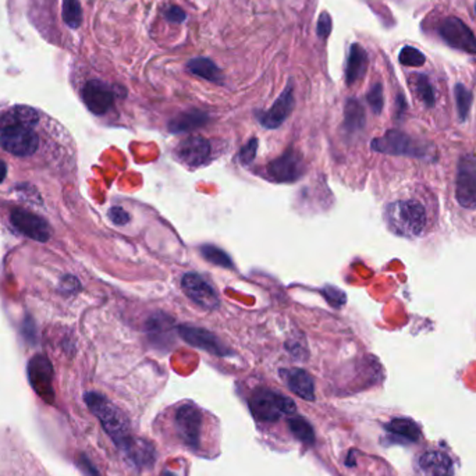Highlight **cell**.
I'll return each instance as SVG.
<instances>
[{"mask_svg":"<svg viewBox=\"0 0 476 476\" xmlns=\"http://www.w3.org/2000/svg\"><path fill=\"white\" fill-rule=\"evenodd\" d=\"M258 150V140L257 138H253L250 140L244 147L241 148L240 150V160L244 163V165H250L255 156H257Z\"/></svg>","mask_w":476,"mask_h":476,"instance_id":"36","label":"cell"},{"mask_svg":"<svg viewBox=\"0 0 476 476\" xmlns=\"http://www.w3.org/2000/svg\"><path fill=\"white\" fill-rule=\"evenodd\" d=\"M160 476H177L176 474H173V472H170V471H163L162 474H160Z\"/></svg>","mask_w":476,"mask_h":476,"instance_id":"42","label":"cell"},{"mask_svg":"<svg viewBox=\"0 0 476 476\" xmlns=\"http://www.w3.org/2000/svg\"><path fill=\"white\" fill-rule=\"evenodd\" d=\"M248 404L253 415L260 422H276L283 415H293L297 409L292 399L265 387L257 389Z\"/></svg>","mask_w":476,"mask_h":476,"instance_id":"3","label":"cell"},{"mask_svg":"<svg viewBox=\"0 0 476 476\" xmlns=\"http://www.w3.org/2000/svg\"><path fill=\"white\" fill-rule=\"evenodd\" d=\"M84 468L87 470V472L91 476H101L96 472V470L94 468V465L88 460H85V458H84Z\"/></svg>","mask_w":476,"mask_h":476,"instance_id":"40","label":"cell"},{"mask_svg":"<svg viewBox=\"0 0 476 476\" xmlns=\"http://www.w3.org/2000/svg\"><path fill=\"white\" fill-rule=\"evenodd\" d=\"M372 149L379 153L408 157H431L433 147L422 141H416L400 130H389L383 137L375 138L370 144Z\"/></svg>","mask_w":476,"mask_h":476,"instance_id":"4","label":"cell"},{"mask_svg":"<svg viewBox=\"0 0 476 476\" xmlns=\"http://www.w3.org/2000/svg\"><path fill=\"white\" fill-rule=\"evenodd\" d=\"M28 377L33 389L38 396L46 403L55 400L53 390V367L49 360L43 355H35L28 364Z\"/></svg>","mask_w":476,"mask_h":476,"instance_id":"10","label":"cell"},{"mask_svg":"<svg viewBox=\"0 0 476 476\" xmlns=\"http://www.w3.org/2000/svg\"><path fill=\"white\" fill-rule=\"evenodd\" d=\"M63 20L72 30L79 28L82 23V9L78 0H63Z\"/></svg>","mask_w":476,"mask_h":476,"instance_id":"31","label":"cell"},{"mask_svg":"<svg viewBox=\"0 0 476 476\" xmlns=\"http://www.w3.org/2000/svg\"><path fill=\"white\" fill-rule=\"evenodd\" d=\"M333 30V21L329 13L323 11L319 18H318V26H316V34L321 39H326L329 37L330 33Z\"/></svg>","mask_w":476,"mask_h":476,"instance_id":"35","label":"cell"},{"mask_svg":"<svg viewBox=\"0 0 476 476\" xmlns=\"http://www.w3.org/2000/svg\"><path fill=\"white\" fill-rule=\"evenodd\" d=\"M305 172L301 155L295 149H289L266 166V175L276 183H293Z\"/></svg>","mask_w":476,"mask_h":476,"instance_id":"8","label":"cell"},{"mask_svg":"<svg viewBox=\"0 0 476 476\" xmlns=\"http://www.w3.org/2000/svg\"><path fill=\"white\" fill-rule=\"evenodd\" d=\"M369 57L367 50L360 43H353L350 48L347 67H345V82L347 85H354L367 74Z\"/></svg>","mask_w":476,"mask_h":476,"instance_id":"19","label":"cell"},{"mask_svg":"<svg viewBox=\"0 0 476 476\" xmlns=\"http://www.w3.org/2000/svg\"><path fill=\"white\" fill-rule=\"evenodd\" d=\"M294 88L293 84L289 82L286 89L280 94V96L276 99V102L272 105V108L266 111L259 113V123L269 130L279 128L287 117L292 114L294 109Z\"/></svg>","mask_w":476,"mask_h":476,"instance_id":"15","label":"cell"},{"mask_svg":"<svg viewBox=\"0 0 476 476\" xmlns=\"http://www.w3.org/2000/svg\"><path fill=\"white\" fill-rule=\"evenodd\" d=\"M454 96H455V105H457V113L461 121H465L470 110H471V105H472V94L471 91L463 85V84H457L454 88Z\"/></svg>","mask_w":476,"mask_h":476,"instance_id":"29","label":"cell"},{"mask_svg":"<svg viewBox=\"0 0 476 476\" xmlns=\"http://www.w3.org/2000/svg\"><path fill=\"white\" fill-rule=\"evenodd\" d=\"M82 101L88 110L96 116L109 111L114 102V92L108 84L99 79L88 81L82 88Z\"/></svg>","mask_w":476,"mask_h":476,"instance_id":"13","label":"cell"},{"mask_svg":"<svg viewBox=\"0 0 476 476\" xmlns=\"http://www.w3.org/2000/svg\"><path fill=\"white\" fill-rule=\"evenodd\" d=\"M172 329H173V321L167 315L155 314L148 319V333L150 334L152 341H156L159 345H163L165 341L170 340Z\"/></svg>","mask_w":476,"mask_h":476,"instance_id":"22","label":"cell"},{"mask_svg":"<svg viewBox=\"0 0 476 476\" xmlns=\"http://www.w3.org/2000/svg\"><path fill=\"white\" fill-rule=\"evenodd\" d=\"M109 219L116 226H124L130 221V215L120 206H113L109 211Z\"/></svg>","mask_w":476,"mask_h":476,"instance_id":"38","label":"cell"},{"mask_svg":"<svg viewBox=\"0 0 476 476\" xmlns=\"http://www.w3.org/2000/svg\"><path fill=\"white\" fill-rule=\"evenodd\" d=\"M10 221L17 231L35 241L45 243L50 238L52 230L49 223L33 212L16 208L10 214Z\"/></svg>","mask_w":476,"mask_h":476,"instance_id":"11","label":"cell"},{"mask_svg":"<svg viewBox=\"0 0 476 476\" xmlns=\"http://www.w3.org/2000/svg\"><path fill=\"white\" fill-rule=\"evenodd\" d=\"M282 376L294 394L306 402L315 400V383L306 370L298 367L283 369Z\"/></svg>","mask_w":476,"mask_h":476,"instance_id":"17","label":"cell"},{"mask_svg":"<svg viewBox=\"0 0 476 476\" xmlns=\"http://www.w3.org/2000/svg\"><path fill=\"white\" fill-rule=\"evenodd\" d=\"M414 88L416 95L419 96V99L428 106V108H433L436 104V98H435V91L433 87L431 85L429 79L426 75L424 74H416L414 75Z\"/></svg>","mask_w":476,"mask_h":476,"instance_id":"28","label":"cell"},{"mask_svg":"<svg viewBox=\"0 0 476 476\" xmlns=\"http://www.w3.org/2000/svg\"><path fill=\"white\" fill-rule=\"evenodd\" d=\"M177 331L182 336L184 341L192 347L204 350L216 357L230 355L228 348L209 330L201 329L195 326H180Z\"/></svg>","mask_w":476,"mask_h":476,"instance_id":"14","label":"cell"},{"mask_svg":"<svg viewBox=\"0 0 476 476\" xmlns=\"http://www.w3.org/2000/svg\"><path fill=\"white\" fill-rule=\"evenodd\" d=\"M455 199L463 208H476V157L471 153L463 155L458 160Z\"/></svg>","mask_w":476,"mask_h":476,"instance_id":"7","label":"cell"},{"mask_svg":"<svg viewBox=\"0 0 476 476\" xmlns=\"http://www.w3.org/2000/svg\"><path fill=\"white\" fill-rule=\"evenodd\" d=\"M187 69L189 73L215 84H220L223 79L219 67L208 57H195L189 60Z\"/></svg>","mask_w":476,"mask_h":476,"instance_id":"24","label":"cell"},{"mask_svg":"<svg viewBox=\"0 0 476 476\" xmlns=\"http://www.w3.org/2000/svg\"><path fill=\"white\" fill-rule=\"evenodd\" d=\"M439 35L451 48L476 55V37L460 18L447 17L443 20L439 26Z\"/></svg>","mask_w":476,"mask_h":476,"instance_id":"9","label":"cell"},{"mask_svg":"<svg viewBox=\"0 0 476 476\" xmlns=\"http://www.w3.org/2000/svg\"><path fill=\"white\" fill-rule=\"evenodd\" d=\"M386 221L394 234L415 238L421 236L426 227V211L424 205L415 199L396 201L386 208Z\"/></svg>","mask_w":476,"mask_h":476,"instance_id":"2","label":"cell"},{"mask_svg":"<svg viewBox=\"0 0 476 476\" xmlns=\"http://www.w3.org/2000/svg\"><path fill=\"white\" fill-rule=\"evenodd\" d=\"M289 428L294 438L299 440L302 444H306V445L315 444V431L305 418L302 416L289 418Z\"/></svg>","mask_w":476,"mask_h":476,"instance_id":"27","label":"cell"},{"mask_svg":"<svg viewBox=\"0 0 476 476\" xmlns=\"http://www.w3.org/2000/svg\"><path fill=\"white\" fill-rule=\"evenodd\" d=\"M184 293L197 305L205 309H216L219 306V297L212 286L197 273H185L182 279Z\"/></svg>","mask_w":476,"mask_h":476,"instance_id":"12","label":"cell"},{"mask_svg":"<svg viewBox=\"0 0 476 476\" xmlns=\"http://www.w3.org/2000/svg\"><path fill=\"white\" fill-rule=\"evenodd\" d=\"M321 293L323 294V297L326 298V301L329 302L331 306H334V308H340V306H343L347 302L345 293L343 290L334 287V286H330V284L325 286L321 290Z\"/></svg>","mask_w":476,"mask_h":476,"instance_id":"34","label":"cell"},{"mask_svg":"<svg viewBox=\"0 0 476 476\" xmlns=\"http://www.w3.org/2000/svg\"><path fill=\"white\" fill-rule=\"evenodd\" d=\"M399 60H400V63L403 66H406V67H421V66L425 65L426 57L416 48H414V46H404L403 49L400 50Z\"/></svg>","mask_w":476,"mask_h":476,"instance_id":"32","label":"cell"},{"mask_svg":"<svg viewBox=\"0 0 476 476\" xmlns=\"http://www.w3.org/2000/svg\"><path fill=\"white\" fill-rule=\"evenodd\" d=\"M204 416L201 409L194 404H183L175 414V428L184 444L191 450L201 445Z\"/></svg>","mask_w":476,"mask_h":476,"instance_id":"5","label":"cell"},{"mask_svg":"<svg viewBox=\"0 0 476 476\" xmlns=\"http://www.w3.org/2000/svg\"><path fill=\"white\" fill-rule=\"evenodd\" d=\"M367 104L370 106L372 111L375 114H380L383 110V105H384V98H383V87L380 82L375 84L367 95Z\"/></svg>","mask_w":476,"mask_h":476,"instance_id":"33","label":"cell"},{"mask_svg":"<svg viewBox=\"0 0 476 476\" xmlns=\"http://www.w3.org/2000/svg\"><path fill=\"white\" fill-rule=\"evenodd\" d=\"M201 255L205 258L208 262H211L216 266H220V267H228V269L233 267V260H231L230 255L216 245H211V244L202 245L201 247Z\"/></svg>","mask_w":476,"mask_h":476,"instance_id":"30","label":"cell"},{"mask_svg":"<svg viewBox=\"0 0 476 476\" xmlns=\"http://www.w3.org/2000/svg\"><path fill=\"white\" fill-rule=\"evenodd\" d=\"M365 110L357 99H348L344 109V127L348 133H358L365 127Z\"/></svg>","mask_w":476,"mask_h":476,"instance_id":"25","label":"cell"},{"mask_svg":"<svg viewBox=\"0 0 476 476\" xmlns=\"http://www.w3.org/2000/svg\"><path fill=\"white\" fill-rule=\"evenodd\" d=\"M84 400L91 412L99 419L102 428L117 445V448L124 453L133 440L135 439L131 433V426L124 412L105 396L95 392L87 393Z\"/></svg>","mask_w":476,"mask_h":476,"instance_id":"1","label":"cell"},{"mask_svg":"<svg viewBox=\"0 0 476 476\" xmlns=\"http://www.w3.org/2000/svg\"><path fill=\"white\" fill-rule=\"evenodd\" d=\"M386 429L390 435L406 441H418L421 439V429L412 419L396 418L386 425Z\"/></svg>","mask_w":476,"mask_h":476,"instance_id":"26","label":"cell"},{"mask_svg":"<svg viewBox=\"0 0 476 476\" xmlns=\"http://www.w3.org/2000/svg\"><path fill=\"white\" fill-rule=\"evenodd\" d=\"M6 176H7V165L3 160H0V183H3Z\"/></svg>","mask_w":476,"mask_h":476,"instance_id":"41","label":"cell"},{"mask_svg":"<svg viewBox=\"0 0 476 476\" xmlns=\"http://www.w3.org/2000/svg\"><path fill=\"white\" fill-rule=\"evenodd\" d=\"M209 116L208 113L199 109L185 110L179 113L176 117H173L169 121V131L173 134H182V133H188L197 128L204 127L208 124Z\"/></svg>","mask_w":476,"mask_h":476,"instance_id":"20","label":"cell"},{"mask_svg":"<svg viewBox=\"0 0 476 476\" xmlns=\"http://www.w3.org/2000/svg\"><path fill=\"white\" fill-rule=\"evenodd\" d=\"M177 157L189 167H199L211 156V143L202 137H188L176 147Z\"/></svg>","mask_w":476,"mask_h":476,"instance_id":"16","label":"cell"},{"mask_svg":"<svg viewBox=\"0 0 476 476\" xmlns=\"http://www.w3.org/2000/svg\"><path fill=\"white\" fill-rule=\"evenodd\" d=\"M123 454L131 464H134L140 470L150 468L156 460V450L153 444L140 438L133 440V443L127 447V450Z\"/></svg>","mask_w":476,"mask_h":476,"instance_id":"21","label":"cell"},{"mask_svg":"<svg viewBox=\"0 0 476 476\" xmlns=\"http://www.w3.org/2000/svg\"><path fill=\"white\" fill-rule=\"evenodd\" d=\"M475 11H476V4H475Z\"/></svg>","mask_w":476,"mask_h":476,"instance_id":"43","label":"cell"},{"mask_svg":"<svg viewBox=\"0 0 476 476\" xmlns=\"http://www.w3.org/2000/svg\"><path fill=\"white\" fill-rule=\"evenodd\" d=\"M62 286H63V292L66 293H75L79 289V283L73 276H66L62 282Z\"/></svg>","mask_w":476,"mask_h":476,"instance_id":"39","label":"cell"},{"mask_svg":"<svg viewBox=\"0 0 476 476\" xmlns=\"http://www.w3.org/2000/svg\"><path fill=\"white\" fill-rule=\"evenodd\" d=\"M165 18L173 24H183L184 21L187 20V14L182 7L179 6H169L165 13H163Z\"/></svg>","mask_w":476,"mask_h":476,"instance_id":"37","label":"cell"},{"mask_svg":"<svg viewBox=\"0 0 476 476\" xmlns=\"http://www.w3.org/2000/svg\"><path fill=\"white\" fill-rule=\"evenodd\" d=\"M419 468L425 476H454L451 458L439 450H431L419 457Z\"/></svg>","mask_w":476,"mask_h":476,"instance_id":"18","label":"cell"},{"mask_svg":"<svg viewBox=\"0 0 476 476\" xmlns=\"http://www.w3.org/2000/svg\"><path fill=\"white\" fill-rule=\"evenodd\" d=\"M0 147L14 156H31L37 152L39 138L33 127L4 126L0 127Z\"/></svg>","mask_w":476,"mask_h":476,"instance_id":"6","label":"cell"},{"mask_svg":"<svg viewBox=\"0 0 476 476\" xmlns=\"http://www.w3.org/2000/svg\"><path fill=\"white\" fill-rule=\"evenodd\" d=\"M38 120H39V116H38L37 110L30 106H16L1 116L0 127L16 126V124L34 127Z\"/></svg>","mask_w":476,"mask_h":476,"instance_id":"23","label":"cell"}]
</instances>
